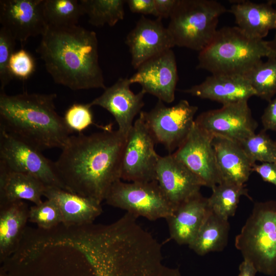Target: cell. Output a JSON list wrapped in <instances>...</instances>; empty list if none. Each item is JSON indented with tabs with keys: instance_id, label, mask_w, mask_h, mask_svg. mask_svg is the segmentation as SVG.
Masks as SVG:
<instances>
[{
	"instance_id": "33",
	"label": "cell",
	"mask_w": 276,
	"mask_h": 276,
	"mask_svg": "<svg viewBox=\"0 0 276 276\" xmlns=\"http://www.w3.org/2000/svg\"><path fill=\"white\" fill-rule=\"evenodd\" d=\"M91 106L89 103H74L65 111L63 119L73 132H81L94 124Z\"/></svg>"
},
{
	"instance_id": "27",
	"label": "cell",
	"mask_w": 276,
	"mask_h": 276,
	"mask_svg": "<svg viewBox=\"0 0 276 276\" xmlns=\"http://www.w3.org/2000/svg\"><path fill=\"white\" fill-rule=\"evenodd\" d=\"M80 4L88 22L96 27H113L124 19L125 0H80Z\"/></svg>"
},
{
	"instance_id": "31",
	"label": "cell",
	"mask_w": 276,
	"mask_h": 276,
	"mask_svg": "<svg viewBox=\"0 0 276 276\" xmlns=\"http://www.w3.org/2000/svg\"><path fill=\"white\" fill-rule=\"evenodd\" d=\"M28 220L43 230H50L62 223V217L56 202L47 199L30 208Z\"/></svg>"
},
{
	"instance_id": "20",
	"label": "cell",
	"mask_w": 276,
	"mask_h": 276,
	"mask_svg": "<svg viewBox=\"0 0 276 276\" xmlns=\"http://www.w3.org/2000/svg\"><path fill=\"white\" fill-rule=\"evenodd\" d=\"M44 196L57 204L62 217V224L65 227L91 224L102 212L101 203L96 200L59 188L47 186Z\"/></svg>"
},
{
	"instance_id": "8",
	"label": "cell",
	"mask_w": 276,
	"mask_h": 276,
	"mask_svg": "<svg viewBox=\"0 0 276 276\" xmlns=\"http://www.w3.org/2000/svg\"><path fill=\"white\" fill-rule=\"evenodd\" d=\"M196 106L186 100H181L172 106H167L158 100L148 111H141L143 118L156 143L163 145L169 154L174 152L185 141L191 131Z\"/></svg>"
},
{
	"instance_id": "35",
	"label": "cell",
	"mask_w": 276,
	"mask_h": 276,
	"mask_svg": "<svg viewBox=\"0 0 276 276\" xmlns=\"http://www.w3.org/2000/svg\"><path fill=\"white\" fill-rule=\"evenodd\" d=\"M90 265L95 276H132L124 265L109 256L96 257L91 261Z\"/></svg>"
},
{
	"instance_id": "34",
	"label": "cell",
	"mask_w": 276,
	"mask_h": 276,
	"mask_svg": "<svg viewBox=\"0 0 276 276\" xmlns=\"http://www.w3.org/2000/svg\"><path fill=\"white\" fill-rule=\"evenodd\" d=\"M35 63L32 56L26 50L21 49L14 51L9 63V71L14 77L27 79L35 71Z\"/></svg>"
},
{
	"instance_id": "7",
	"label": "cell",
	"mask_w": 276,
	"mask_h": 276,
	"mask_svg": "<svg viewBox=\"0 0 276 276\" xmlns=\"http://www.w3.org/2000/svg\"><path fill=\"white\" fill-rule=\"evenodd\" d=\"M105 200L136 218L151 221L166 219L174 211L156 180L126 182L119 180L112 185Z\"/></svg>"
},
{
	"instance_id": "38",
	"label": "cell",
	"mask_w": 276,
	"mask_h": 276,
	"mask_svg": "<svg viewBox=\"0 0 276 276\" xmlns=\"http://www.w3.org/2000/svg\"><path fill=\"white\" fill-rule=\"evenodd\" d=\"M263 129L276 132V96L265 108L261 117Z\"/></svg>"
},
{
	"instance_id": "21",
	"label": "cell",
	"mask_w": 276,
	"mask_h": 276,
	"mask_svg": "<svg viewBox=\"0 0 276 276\" xmlns=\"http://www.w3.org/2000/svg\"><path fill=\"white\" fill-rule=\"evenodd\" d=\"M231 3L228 11L234 16L237 27L249 37L263 39L269 31L276 30V9L269 1L262 3L246 0Z\"/></svg>"
},
{
	"instance_id": "5",
	"label": "cell",
	"mask_w": 276,
	"mask_h": 276,
	"mask_svg": "<svg viewBox=\"0 0 276 276\" xmlns=\"http://www.w3.org/2000/svg\"><path fill=\"white\" fill-rule=\"evenodd\" d=\"M235 246L258 272L276 275V200L255 203Z\"/></svg>"
},
{
	"instance_id": "30",
	"label": "cell",
	"mask_w": 276,
	"mask_h": 276,
	"mask_svg": "<svg viewBox=\"0 0 276 276\" xmlns=\"http://www.w3.org/2000/svg\"><path fill=\"white\" fill-rule=\"evenodd\" d=\"M254 164L276 163V142L266 134L264 129L254 133L239 143Z\"/></svg>"
},
{
	"instance_id": "19",
	"label": "cell",
	"mask_w": 276,
	"mask_h": 276,
	"mask_svg": "<svg viewBox=\"0 0 276 276\" xmlns=\"http://www.w3.org/2000/svg\"><path fill=\"white\" fill-rule=\"evenodd\" d=\"M211 211L208 198L201 193L177 207L166 219L171 239L189 246Z\"/></svg>"
},
{
	"instance_id": "24",
	"label": "cell",
	"mask_w": 276,
	"mask_h": 276,
	"mask_svg": "<svg viewBox=\"0 0 276 276\" xmlns=\"http://www.w3.org/2000/svg\"><path fill=\"white\" fill-rule=\"evenodd\" d=\"M0 257L3 260L18 248L29 209L22 200L0 204Z\"/></svg>"
},
{
	"instance_id": "36",
	"label": "cell",
	"mask_w": 276,
	"mask_h": 276,
	"mask_svg": "<svg viewBox=\"0 0 276 276\" xmlns=\"http://www.w3.org/2000/svg\"><path fill=\"white\" fill-rule=\"evenodd\" d=\"M126 3L132 13L144 16L152 15L157 17L154 0H127Z\"/></svg>"
},
{
	"instance_id": "1",
	"label": "cell",
	"mask_w": 276,
	"mask_h": 276,
	"mask_svg": "<svg viewBox=\"0 0 276 276\" xmlns=\"http://www.w3.org/2000/svg\"><path fill=\"white\" fill-rule=\"evenodd\" d=\"M127 137L109 126L89 135H71L54 162L67 191L101 203L112 185L121 179Z\"/></svg>"
},
{
	"instance_id": "12",
	"label": "cell",
	"mask_w": 276,
	"mask_h": 276,
	"mask_svg": "<svg viewBox=\"0 0 276 276\" xmlns=\"http://www.w3.org/2000/svg\"><path fill=\"white\" fill-rule=\"evenodd\" d=\"M214 136L194 122L189 134L172 154L211 189L222 181L213 145Z\"/></svg>"
},
{
	"instance_id": "41",
	"label": "cell",
	"mask_w": 276,
	"mask_h": 276,
	"mask_svg": "<svg viewBox=\"0 0 276 276\" xmlns=\"http://www.w3.org/2000/svg\"><path fill=\"white\" fill-rule=\"evenodd\" d=\"M273 5L276 4V0H269V1ZM275 34L273 39L268 41V44L272 50L276 53V30H275Z\"/></svg>"
},
{
	"instance_id": "22",
	"label": "cell",
	"mask_w": 276,
	"mask_h": 276,
	"mask_svg": "<svg viewBox=\"0 0 276 276\" xmlns=\"http://www.w3.org/2000/svg\"><path fill=\"white\" fill-rule=\"evenodd\" d=\"M213 145L222 181L245 185L255 164L251 162L240 144L215 136Z\"/></svg>"
},
{
	"instance_id": "28",
	"label": "cell",
	"mask_w": 276,
	"mask_h": 276,
	"mask_svg": "<svg viewBox=\"0 0 276 276\" xmlns=\"http://www.w3.org/2000/svg\"><path fill=\"white\" fill-rule=\"evenodd\" d=\"M267 58L244 77L254 89L256 96L269 102L276 96V55Z\"/></svg>"
},
{
	"instance_id": "39",
	"label": "cell",
	"mask_w": 276,
	"mask_h": 276,
	"mask_svg": "<svg viewBox=\"0 0 276 276\" xmlns=\"http://www.w3.org/2000/svg\"><path fill=\"white\" fill-rule=\"evenodd\" d=\"M157 18H168L171 16L177 0H154Z\"/></svg>"
},
{
	"instance_id": "15",
	"label": "cell",
	"mask_w": 276,
	"mask_h": 276,
	"mask_svg": "<svg viewBox=\"0 0 276 276\" xmlns=\"http://www.w3.org/2000/svg\"><path fill=\"white\" fill-rule=\"evenodd\" d=\"M156 180L174 210L200 194L203 182L173 155L159 156Z\"/></svg>"
},
{
	"instance_id": "13",
	"label": "cell",
	"mask_w": 276,
	"mask_h": 276,
	"mask_svg": "<svg viewBox=\"0 0 276 276\" xmlns=\"http://www.w3.org/2000/svg\"><path fill=\"white\" fill-rule=\"evenodd\" d=\"M136 70L129 78L131 84H139L145 94L152 95L158 100L167 103L174 101L178 77L172 49L147 60Z\"/></svg>"
},
{
	"instance_id": "10",
	"label": "cell",
	"mask_w": 276,
	"mask_h": 276,
	"mask_svg": "<svg viewBox=\"0 0 276 276\" xmlns=\"http://www.w3.org/2000/svg\"><path fill=\"white\" fill-rule=\"evenodd\" d=\"M0 165L7 169L32 175L47 186L66 190L56 171L54 162L42 152L0 130Z\"/></svg>"
},
{
	"instance_id": "37",
	"label": "cell",
	"mask_w": 276,
	"mask_h": 276,
	"mask_svg": "<svg viewBox=\"0 0 276 276\" xmlns=\"http://www.w3.org/2000/svg\"><path fill=\"white\" fill-rule=\"evenodd\" d=\"M253 171L257 173L264 181L276 187V163L255 164L252 167Z\"/></svg>"
},
{
	"instance_id": "14",
	"label": "cell",
	"mask_w": 276,
	"mask_h": 276,
	"mask_svg": "<svg viewBox=\"0 0 276 276\" xmlns=\"http://www.w3.org/2000/svg\"><path fill=\"white\" fill-rule=\"evenodd\" d=\"M44 0L0 1V22L22 48L31 37L42 35L47 29Z\"/></svg>"
},
{
	"instance_id": "9",
	"label": "cell",
	"mask_w": 276,
	"mask_h": 276,
	"mask_svg": "<svg viewBox=\"0 0 276 276\" xmlns=\"http://www.w3.org/2000/svg\"><path fill=\"white\" fill-rule=\"evenodd\" d=\"M156 142L139 115L127 137L121 165V180L129 182L156 180L159 159Z\"/></svg>"
},
{
	"instance_id": "16",
	"label": "cell",
	"mask_w": 276,
	"mask_h": 276,
	"mask_svg": "<svg viewBox=\"0 0 276 276\" xmlns=\"http://www.w3.org/2000/svg\"><path fill=\"white\" fill-rule=\"evenodd\" d=\"M125 43L131 55V65L136 70L147 60L175 47L162 19L152 20L144 15L127 34Z\"/></svg>"
},
{
	"instance_id": "18",
	"label": "cell",
	"mask_w": 276,
	"mask_h": 276,
	"mask_svg": "<svg viewBox=\"0 0 276 276\" xmlns=\"http://www.w3.org/2000/svg\"><path fill=\"white\" fill-rule=\"evenodd\" d=\"M183 91L222 105L248 101L251 97L256 96L247 80L243 76L237 75L212 74L201 83Z\"/></svg>"
},
{
	"instance_id": "3",
	"label": "cell",
	"mask_w": 276,
	"mask_h": 276,
	"mask_svg": "<svg viewBox=\"0 0 276 276\" xmlns=\"http://www.w3.org/2000/svg\"><path fill=\"white\" fill-rule=\"evenodd\" d=\"M56 94L0 91V130L40 152L60 148L72 131L56 111Z\"/></svg>"
},
{
	"instance_id": "17",
	"label": "cell",
	"mask_w": 276,
	"mask_h": 276,
	"mask_svg": "<svg viewBox=\"0 0 276 276\" xmlns=\"http://www.w3.org/2000/svg\"><path fill=\"white\" fill-rule=\"evenodd\" d=\"M131 84L129 78H120L89 103L91 106H100L110 113L118 124V130L126 137L135 117L144 106L145 95L142 90L134 94L130 89Z\"/></svg>"
},
{
	"instance_id": "23",
	"label": "cell",
	"mask_w": 276,
	"mask_h": 276,
	"mask_svg": "<svg viewBox=\"0 0 276 276\" xmlns=\"http://www.w3.org/2000/svg\"><path fill=\"white\" fill-rule=\"evenodd\" d=\"M46 187L32 175L10 171L0 165V204L26 200L39 204Z\"/></svg>"
},
{
	"instance_id": "11",
	"label": "cell",
	"mask_w": 276,
	"mask_h": 276,
	"mask_svg": "<svg viewBox=\"0 0 276 276\" xmlns=\"http://www.w3.org/2000/svg\"><path fill=\"white\" fill-rule=\"evenodd\" d=\"M195 123L213 136L238 143L255 133L258 126L248 101L224 104L220 108L203 112L195 119Z\"/></svg>"
},
{
	"instance_id": "6",
	"label": "cell",
	"mask_w": 276,
	"mask_h": 276,
	"mask_svg": "<svg viewBox=\"0 0 276 276\" xmlns=\"http://www.w3.org/2000/svg\"><path fill=\"white\" fill-rule=\"evenodd\" d=\"M227 11L214 0H177L167 27L175 46L200 52L213 39L219 17Z\"/></svg>"
},
{
	"instance_id": "25",
	"label": "cell",
	"mask_w": 276,
	"mask_h": 276,
	"mask_svg": "<svg viewBox=\"0 0 276 276\" xmlns=\"http://www.w3.org/2000/svg\"><path fill=\"white\" fill-rule=\"evenodd\" d=\"M228 220L211 211L189 245L190 248L200 256L223 250L228 239L230 226Z\"/></svg>"
},
{
	"instance_id": "4",
	"label": "cell",
	"mask_w": 276,
	"mask_h": 276,
	"mask_svg": "<svg viewBox=\"0 0 276 276\" xmlns=\"http://www.w3.org/2000/svg\"><path fill=\"white\" fill-rule=\"evenodd\" d=\"M268 41L249 37L237 27L217 30L210 44L199 52L197 68L212 74L244 76L262 61L275 56Z\"/></svg>"
},
{
	"instance_id": "26",
	"label": "cell",
	"mask_w": 276,
	"mask_h": 276,
	"mask_svg": "<svg viewBox=\"0 0 276 276\" xmlns=\"http://www.w3.org/2000/svg\"><path fill=\"white\" fill-rule=\"evenodd\" d=\"M212 190L208 198L209 206L213 212L226 219L235 215L241 196L251 200L245 185L222 181Z\"/></svg>"
},
{
	"instance_id": "32",
	"label": "cell",
	"mask_w": 276,
	"mask_h": 276,
	"mask_svg": "<svg viewBox=\"0 0 276 276\" xmlns=\"http://www.w3.org/2000/svg\"><path fill=\"white\" fill-rule=\"evenodd\" d=\"M16 40L11 33L4 27L0 29V90L5 87L13 79L9 69V63L14 52Z\"/></svg>"
},
{
	"instance_id": "29",
	"label": "cell",
	"mask_w": 276,
	"mask_h": 276,
	"mask_svg": "<svg viewBox=\"0 0 276 276\" xmlns=\"http://www.w3.org/2000/svg\"><path fill=\"white\" fill-rule=\"evenodd\" d=\"M43 13L48 26L77 25L84 15L79 1L44 0Z\"/></svg>"
},
{
	"instance_id": "40",
	"label": "cell",
	"mask_w": 276,
	"mask_h": 276,
	"mask_svg": "<svg viewBox=\"0 0 276 276\" xmlns=\"http://www.w3.org/2000/svg\"><path fill=\"white\" fill-rule=\"evenodd\" d=\"M238 276H256L258 272L254 265L249 261L244 259L239 267Z\"/></svg>"
},
{
	"instance_id": "2",
	"label": "cell",
	"mask_w": 276,
	"mask_h": 276,
	"mask_svg": "<svg viewBox=\"0 0 276 276\" xmlns=\"http://www.w3.org/2000/svg\"><path fill=\"white\" fill-rule=\"evenodd\" d=\"M36 52L56 83L73 90L106 88L94 31L78 25L48 26Z\"/></svg>"
}]
</instances>
